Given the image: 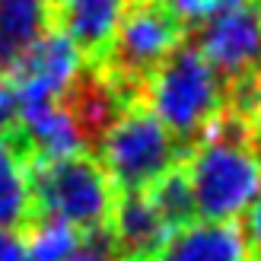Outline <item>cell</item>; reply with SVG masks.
Listing matches in <instances>:
<instances>
[{
	"label": "cell",
	"instance_id": "4",
	"mask_svg": "<svg viewBox=\"0 0 261 261\" xmlns=\"http://www.w3.org/2000/svg\"><path fill=\"white\" fill-rule=\"evenodd\" d=\"M32 214L55 217L93 232L109 226L118 191L96 156H64V160H29Z\"/></svg>",
	"mask_w": 261,
	"mask_h": 261
},
{
	"label": "cell",
	"instance_id": "16",
	"mask_svg": "<svg viewBox=\"0 0 261 261\" xmlns=\"http://www.w3.org/2000/svg\"><path fill=\"white\" fill-rule=\"evenodd\" d=\"M19 134V99L10 83H0V137Z\"/></svg>",
	"mask_w": 261,
	"mask_h": 261
},
{
	"label": "cell",
	"instance_id": "9",
	"mask_svg": "<svg viewBox=\"0 0 261 261\" xmlns=\"http://www.w3.org/2000/svg\"><path fill=\"white\" fill-rule=\"evenodd\" d=\"M127 4L130 0H51V25L67 35L89 64L106 51Z\"/></svg>",
	"mask_w": 261,
	"mask_h": 261
},
{
	"label": "cell",
	"instance_id": "17",
	"mask_svg": "<svg viewBox=\"0 0 261 261\" xmlns=\"http://www.w3.org/2000/svg\"><path fill=\"white\" fill-rule=\"evenodd\" d=\"M0 261H29L25 236L19 229H0Z\"/></svg>",
	"mask_w": 261,
	"mask_h": 261
},
{
	"label": "cell",
	"instance_id": "11",
	"mask_svg": "<svg viewBox=\"0 0 261 261\" xmlns=\"http://www.w3.org/2000/svg\"><path fill=\"white\" fill-rule=\"evenodd\" d=\"M51 25V0H0V73H10L19 58Z\"/></svg>",
	"mask_w": 261,
	"mask_h": 261
},
{
	"label": "cell",
	"instance_id": "14",
	"mask_svg": "<svg viewBox=\"0 0 261 261\" xmlns=\"http://www.w3.org/2000/svg\"><path fill=\"white\" fill-rule=\"evenodd\" d=\"M147 194L172 229L188 226L198 217V211H194V194H191V185H188V175H185V166L181 163L172 172H166L156 185H150Z\"/></svg>",
	"mask_w": 261,
	"mask_h": 261
},
{
	"label": "cell",
	"instance_id": "12",
	"mask_svg": "<svg viewBox=\"0 0 261 261\" xmlns=\"http://www.w3.org/2000/svg\"><path fill=\"white\" fill-rule=\"evenodd\" d=\"M29 160L19 134L0 137V229H16L32 217Z\"/></svg>",
	"mask_w": 261,
	"mask_h": 261
},
{
	"label": "cell",
	"instance_id": "7",
	"mask_svg": "<svg viewBox=\"0 0 261 261\" xmlns=\"http://www.w3.org/2000/svg\"><path fill=\"white\" fill-rule=\"evenodd\" d=\"M198 51L226 83L261 67V0H239L204 19Z\"/></svg>",
	"mask_w": 261,
	"mask_h": 261
},
{
	"label": "cell",
	"instance_id": "5",
	"mask_svg": "<svg viewBox=\"0 0 261 261\" xmlns=\"http://www.w3.org/2000/svg\"><path fill=\"white\" fill-rule=\"evenodd\" d=\"M96 153L99 166L121 194L147 191L181 163V143L143 102L127 106L115 118V124L99 137Z\"/></svg>",
	"mask_w": 261,
	"mask_h": 261
},
{
	"label": "cell",
	"instance_id": "15",
	"mask_svg": "<svg viewBox=\"0 0 261 261\" xmlns=\"http://www.w3.org/2000/svg\"><path fill=\"white\" fill-rule=\"evenodd\" d=\"M70 261H115V242H112L109 226L86 232L80 252H76Z\"/></svg>",
	"mask_w": 261,
	"mask_h": 261
},
{
	"label": "cell",
	"instance_id": "8",
	"mask_svg": "<svg viewBox=\"0 0 261 261\" xmlns=\"http://www.w3.org/2000/svg\"><path fill=\"white\" fill-rule=\"evenodd\" d=\"M109 232L115 252H121L130 261H153V255L169 242L175 229L163 220L147 191H130L115 201Z\"/></svg>",
	"mask_w": 261,
	"mask_h": 261
},
{
	"label": "cell",
	"instance_id": "2",
	"mask_svg": "<svg viewBox=\"0 0 261 261\" xmlns=\"http://www.w3.org/2000/svg\"><path fill=\"white\" fill-rule=\"evenodd\" d=\"M181 42H185V22L166 0H130L106 51L89 61V67L106 73L130 102H140L150 73Z\"/></svg>",
	"mask_w": 261,
	"mask_h": 261
},
{
	"label": "cell",
	"instance_id": "13",
	"mask_svg": "<svg viewBox=\"0 0 261 261\" xmlns=\"http://www.w3.org/2000/svg\"><path fill=\"white\" fill-rule=\"evenodd\" d=\"M83 245V232L55 217H38L25 232L29 261H70Z\"/></svg>",
	"mask_w": 261,
	"mask_h": 261
},
{
	"label": "cell",
	"instance_id": "6",
	"mask_svg": "<svg viewBox=\"0 0 261 261\" xmlns=\"http://www.w3.org/2000/svg\"><path fill=\"white\" fill-rule=\"evenodd\" d=\"M86 58L80 55L61 29H48L38 42L19 58V64L10 70V86L19 99V121L22 115L35 109L61 102L64 89L73 83V76L83 70Z\"/></svg>",
	"mask_w": 261,
	"mask_h": 261
},
{
	"label": "cell",
	"instance_id": "18",
	"mask_svg": "<svg viewBox=\"0 0 261 261\" xmlns=\"http://www.w3.org/2000/svg\"><path fill=\"white\" fill-rule=\"evenodd\" d=\"M242 232H245V242H249V252H255L261 258V194L249 207V223H245Z\"/></svg>",
	"mask_w": 261,
	"mask_h": 261
},
{
	"label": "cell",
	"instance_id": "3",
	"mask_svg": "<svg viewBox=\"0 0 261 261\" xmlns=\"http://www.w3.org/2000/svg\"><path fill=\"white\" fill-rule=\"evenodd\" d=\"M143 106L160 118L178 143L201 137L226 106V86L198 45L181 42L143 83Z\"/></svg>",
	"mask_w": 261,
	"mask_h": 261
},
{
	"label": "cell",
	"instance_id": "10",
	"mask_svg": "<svg viewBox=\"0 0 261 261\" xmlns=\"http://www.w3.org/2000/svg\"><path fill=\"white\" fill-rule=\"evenodd\" d=\"M249 242L239 223L194 220L175 229L153 261H249Z\"/></svg>",
	"mask_w": 261,
	"mask_h": 261
},
{
	"label": "cell",
	"instance_id": "1",
	"mask_svg": "<svg viewBox=\"0 0 261 261\" xmlns=\"http://www.w3.org/2000/svg\"><path fill=\"white\" fill-rule=\"evenodd\" d=\"M185 175L201 220L236 223L261 194V147L252 121L223 109L201 130L185 160Z\"/></svg>",
	"mask_w": 261,
	"mask_h": 261
}]
</instances>
